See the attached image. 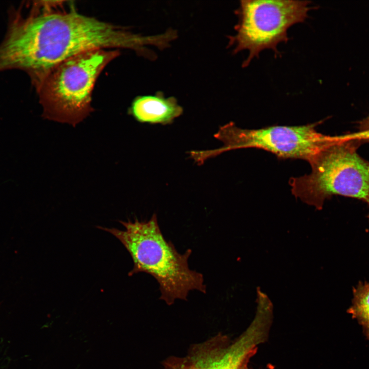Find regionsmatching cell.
I'll return each instance as SVG.
<instances>
[{
    "instance_id": "cell-1",
    "label": "cell",
    "mask_w": 369,
    "mask_h": 369,
    "mask_svg": "<svg viewBox=\"0 0 369 369\" xmlns=\"http://www.w3.org/2000/svg\"><path fill=\"white\" fill-rule=\"evenodd\" d=\"M34 4L24 16L12 11L7 31L0 44V72L25 71L34 86L54 67L80 53L96 49H129L148 57L147 46L157 47V35H142L80 14L50 10Z\"/></svg>"
},
{
    "instance_id": "cell-2",
    "label": "cell",
    "mask_w": 369,
    "mask_h": 369,
    "mask_svg": "<svg viewBox=\"0 0 369 369\" xmlns=\"http://www.w3.org/2000/svg\"><path fill=\"white\" fill-rule=\"evenodd\" d=\"M124 229L97 227L114 236L130 254L133 269L128 275L146 273L159 284L160 299L168 305L177 299L186 300L190 292L206 293L203 275L191 270L188 260L191 249L179 253L173 243L164 237L156 214L148 220L120 221Z\"/></svg>"
},
{
    "instance_id": "cell-3",
    "label": "cell",
    "mask_w": 369,
    "mask_h": 369,
    "mask_svg": "<svg viewBox=\"0 0 369 369\" xmlns=\"http://www.w3.org/2000/svg\"><path fill=\"white\" fill-rule=\"evenodd\" d=\"M357 139L336 136L308 161L310 173L291 178L292 194L319 209L334 195L369 203V162L357 153Z\"/></svg>"
},
{
    "instance_id": "cell-4",
    "label": "cell",
    "mask_w": 369,
    "mask_h": 369,
    "mask_svg": "<svg viewBox=\"0 0 369 369\" xmlns=\"http://www.w3.org/2000/svg\"><path fill=\"white\" fill-rule=\"evenodd\" d=\"M118 50L96 49L53 68L35 86L42 116L75 126L92 111V92L100 73L119 55Z\"/></svg>"
},
{
    "instance_id": "cell-5",
    "label": "cell",
    "mask_w": 369,
    "mask_h": 369,
    "mask_svg": "<svg viewBox=\"0 0 369 369\" xmlns=\"http://www.w3.org/2000/svg\"><path fill=\"white\" fill-rule=\"evenodd\" d=\"M308 1L243 0L235 11L238 18L236 34L230 35L228 46L232 53L247 50L242 64L247 67L264 50H272L277 56V46L289 39L288 31L293 25L304 22L309 12L315 9Z\"/></svg>"
},
{
    "instance_id": "cell-6",
    "label": "cell",
    "mask_w": 369,
    "mask_h": 369,
    "mask_svg": "<svg viewBox=\"0 0 369 369\" xmlns=\"http://www.w3.org/2000/svg\"><path fill=\"white\" fill-rule=\"evenodd\" d=\"M320 120L301 126H272L257 129H242L230 122L214 135L223 146L213 150L193 151L192 158L202 165L209 158L224 152L244 149L264 150L282 159H300L309 161L336 136L319 132Z\"/></svg>"
},
{
    "instance_id": "cell-7",
    "label": "cell",
    "mask_w": 369,
    "mask_h": 369,
    "mask_svg": "<svg viewBox=\"0 0 369 369\" xmlns=\"http://www.w3.org/2000/svg\"><path fill=\"white\" fill-rule=\"evenodd\" d=\"M272 317L270 308L259 305L252 322L235 339L217 335L193 345L184 356L168 358L162 369H242L266 340Z\"/></svg>"
},
{
    "instance_id": "cell-8",
    "label": "cell",
    "mask_w": 369,
    "mask_h": 369,
    "mask_svg": "<svg viewBox=\"0 0 369 369\" xmlns=\"http://www.w3.org/2000/svg\"><path fill=\"white\" fill-rule=\"evenodd\" d=\"M182 113L175 97H165L160 91L135 97L129 109V113L140 123L162 125L172 124Z\"/></svg>"
},
{
    "instance_id": "cell-9",
    "label": "cell",
    "mask_w": 369,
    "mask_h": 369,
    "mask_svg": "<svg viewBox=\"0 0 369 369\" xmlns=\"http://www.w3.org/2000/svg\"><path fill=\"white\" fill-rule=\"evenodd\" d=\"M348 313L357 320L369 340V283L360 285L355 291L352 305Z\"/></svg>"
},
{
    "instance_id": "cell-10",
    "label": "cell",
    "mask_w": 369,
    "mask_h": 369,
    "mask_svg": "<svg viewBox=\"0 0 369 369\" xmlns=\"http://www.w3.org/2000/svg\"><path fill=\"white\" fill-rule=\"evenodd\" d=\"M355 136L358 139L369 140V116L361 121L359 132Z\"/></svg>"
},
{
    "instance_id": "cell-11",
    "label": "cell",
    "mask_w": 369,
    "mask_h": 369,
    "mask_svg": "<svg viewBox=\"0 0 369 369\" xmlns=\"http://www.w3.org/2000/svg\"><path fill=\"white\" fill-rule=\"evenodd\" d=\"M242 369H249L247 367V365L243 367ZM269 369H274L273 368H272L271 366H270Z\"/></svg>"
}]
</instances>
